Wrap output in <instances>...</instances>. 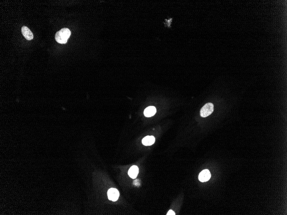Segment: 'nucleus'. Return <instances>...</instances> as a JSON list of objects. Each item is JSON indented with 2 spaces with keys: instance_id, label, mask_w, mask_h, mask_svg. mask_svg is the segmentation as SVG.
I'll use <instances>...</instances> for the list:
<instances>
[{
  "instance_id": "6e6552de",
  "label": "nucleus",
  "mask_w": 287,
  "mask_h": 215,
  "mask_svg": "<svg viewBox=\"0 0 287 215\" xmlns=\"http://www.w3.org/2000/svg\"><path fill=\"white\" fill-rule=\"evenodd\" d=\"M138 167L136 165L132 166L129 169L128 171V174L131 178L132 179L136 178L138 175Z\"/></svg>"
},
{
  "instance_id": "423d86ee",
  "label": "nucleus",
  "mask_w": 287,
  "mask_h": 215,
  "mask_svg": "<svg viewBox=\"0 0 287 215\" xmlns=\"http://www.w3.org/2000/svg\"><path fill=\"white\" fill-rule=\"evenodd\" d=\"M157 112V110L154 106L147 107L144 111V115L147 117H151L155 115Z\"/></svg>"
},
{
  "instance_id": "1a4fd4ad",
  "label": "nucleus",
  "mask_w": 287,
  "mask_h": 215,
  "mask_svg": "<svg viewBox=\"0 0 287 215\" xmlns=\"http://www.w3.org/2000/svg\"><path fill=\"white\" fill-rule=\"evenodd\" d=\"M167 215H175V213L173 210H170L167 214Z\"/></svg>"
},
{
  "instance_id": "f03ea898",
  "label": "nucleus",
  "mask_w": 287,
  "mask_h": 215,
  "mask_svg": "<svg viewBox=\"0 0 287 215\" xmlns=\"http://www.w3.org/2000/svg\"><path fill=\"white\" fill-rule=\"evenodd\" d=\"M214 111V105L212 103L205 104L200 110V115L202 117H206L210 115Z\"/></svg>"
},
{
  "instance_id": "39448f33",
  "label": "nucleus",
  "mask_w": 287,
  "mask_h": 215,
  "mask_svg": "<svg viewBox=\"0 0 287 215\" xmlns=\"http://www.w3.org/2000/svg\"><path fill=\"white\" fill-rule=\"evenodd\" d=\"M21 31L24 38L28 41L32 40L34 38L33 33L27 27L23 26L21 29Z\"/></svg>"
},
{
  "instance_id": "0eeeda50",
  "label": "nucleus",
  "mask_w": 287,
  "mask_h": 215,
  "mask_svg": "<svg viewBox=\"0 0 287 215\" xmlns=\"http://www.w3.org/2000/svg\"><path fill=\"white\" fill-rule=\"evenodd\" d=\"M155 137L153 136H147L142 140V143L145 146H151L155 143Z\"/></svg>"
},
{
  "instance_id": "20e7f679",
  "label": "nucleus",
  "mask_w": 287,
  "mask_h": 215,
  "mask_svg": "<svg viewBox=\"0 0 287 215\" xmlns=\"http://www.w3.org/2000/svg\"><path fill=\"white\" fill-rule=\"evenodd\" d=\"M211 177L210 172L208 170H204L200 173L199 180L201 182H207L210 180Z\"/></svg>"
},
{
  "instance_id": "f257e3e1",
  "label": "nucleus",
  "mask_w": 287,
  "mask_h": 215,
  "mask_svg": "<svg viewBox=\"0 0 287 215\" xmlns=\"http://www.w3.org/2000/svg\"><path fill=\"white\" fill-rule=\"evenodd\" d=\"M71 32L67 28H63L57 31L55 34V38L59 43L65 44L71 36Z\"/></svg>"
},
{
  "instance_id": "7ed1b4c3",
  "label": "nucleus",
  "mask_w": 287,
  "mask_h": 215,
  "mask_svg": "<svg viewBox=\"0 0 287 215\" xmlns=\"http://www.w3.org/2000/svg\"><path fill=\"white\" fill-rule=\"evenodd\" d=\"M119 195V191L114 188L109 189L108 191V199L112 201H115L118 200Z\"/></svg>"
}]
</instances>
